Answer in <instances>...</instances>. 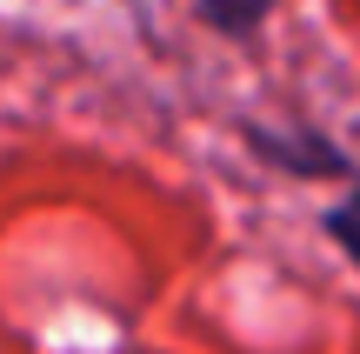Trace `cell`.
Returning a JSON list of instances; mask_svg holds the SVG:
<instances>
[{"instance_id": "obj_1", "label": "cell", "mask_w": 360, "mask_h": 354, "mask_svg": "<svg viewBox=\"0 0 360 354\" xmlns=\"http://www.w3.org/2000/svg\"><path fill=\"white\" fill-rule=\"evenodd\" d=\"M240 134H247V154L281 167V174H300V181H354V160L314 127H260V120H247Z\"/></svg>"}, {"instance_id": "obj_2", "label": "cell", "mask_w": 360, "mask_h": 354, "mask_svg": "<svg viewBox=\"0 0 360 354\" xmlns=\"http://www.w3.org/2000/svg\"><path fill=\"white\" fill-rule=\"evenodd\" d=\"M193 13H200V27H214V34L247 40V34H260V27L281 13V0H193Z\"/></svg>"}, {"instance_id": "obj_3", "label": "cell", "mask_w": 360, "mask_h": 354, "mask_svg": "<svg viewBox=\"0 0 360 354\" xmlns=\"http://www.w3.org/2000/svg\"><path fill=\"white\" fill-rule=\"evenodd\" d=\"M321 227H327V241H334V248L360 267V174H354V187H347V194H340L334 208L321 214Z\"/></svg>"}]
</instances>
